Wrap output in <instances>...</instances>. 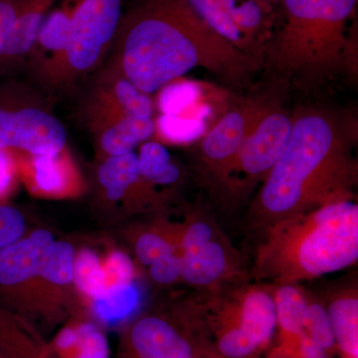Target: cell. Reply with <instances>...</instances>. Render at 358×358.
<instances>
[{
	"label": "cell",
	"instance_id": "cell-1",
	"mask_svg": "<svg viewBox=\"0 0 358 358\" xmlns=\"http://www.w3.org/2000/svg\"><path fill=\"white\" fill-rule=\"evenodd\" d=\"M115 70L145 95L202 68L243 85L263 60L209 27L186 0H141L122 17Z\"/></svg>",
	"mask_w": 358,
	"mask_h": 358
},
{
	"label": "cell",
	"instance_id": "cell-2",
	"mask_svg": "<svg viewBox=\"0 0 358 358\" xmlns=\"http://www.w3.org/2000/svg\"><path fill=\"white\" fill-rule=\"evenodd\" d=\"M355 136L352 124L331 110L296 113L288 143L252 205L259 225L268 228L322 205L352 200Z\"/></svg>",
	"mask_w": 358,
	"mask_h": 358
},
{
	"label": "cell",
	"instance_id": "cell-3",
	"mask_svg": "<svg viewBox=\"0 0 358 358\" xmlns=\"http://www.w3.org/2000/svg\"><path fill=\"white\" fill-rule=\"evenodd\" d=\"M358 0H280L267 62L275 74L307 87L357 71Z\"/></svg>",
	"mask_w": 358,
	"mask_h": 358
},
{
	"label": "cell",
	"instance_id": "cell-4",
	"mask_svg": "<svg viewBox=\"0 0 358 358\" xmlns=\"http://www.w3.org/2000/svg\"><path fill=\"white\" fill-rule=\"evenodd\" d=\"M358 259V206L322 205L267 228L257 271L275 284L296 285L350 267Z\"/></svg>",
	"mask_w": 358,
	"mask_h": 358
},
{
	"label": "cell",
	"instance_id": "cell-5",
	"mask_svg": "<svg viewBox=\"0 0 358 358\" xmlns=\"http://www.w3.org/2000/svg\"><path fill=\"white\" fill-rule=\"evenodd\" d=\"M122 7L124 0H78L67 45L55 65L73 74L93 69L117 36Z\"/></svg>",
	"mask_w": 358,
	"mask_h": 358
},
{
	"label": "cell",
	"instance_id": "cell-6",
	"mask_svg": "<svg viewBox=\"0 0 358 358\" xmlns=\"http://www.w3.org/2000/svg\"><path fill=\"white\" fill-rule=\"evenodd\" d=\"M236 324L219 334L218 350L225 358H247L267 345L277 327L274 296L251 288L239 299Z\"/></svg>",
	"mask_w": 358,
	"mask_h": 358
},
{
	"label": "cell",
	"instance_id": "cell-7",
	"mask_svg": "<svg viewBox=\"0 0 358 358\" xmlns=\"http://www.w3.org/2000/svg\"><path fill=\"white\" fill-rule=\"evenodd\" d=\"M117 358H196L187 331L162 315L136 320L122 334Z\"/></svg>",
	"mask_w": 358,
	"mask_h": 358
},
{
	"label": "cell",
	"instance_id": "cell-8",
	"mask_svg": "<svg viewBox=\"0 0 358 358\" xmlns=\"http://www.w3.org/2000/svg\"><path fill=\"white\" fill-rule=\"evenodd\" d=\"M66 131L53 115L24 108L0 109V150H20L30 155H54L65 148Z\"/></svg>",
	"mask_w": 358,
	"mask_h": 358
},
{
	"label": "cell",
	"instance_id": "cell-9",
	"mask_svg": "<svg viewBox=\"0 0 358 358\" xmlns=\"http://www.w3.org/2000/svg\"><path fill=\"white\" fill-rule=\"evenodd\" d=\"M271 109L267 103L250 102L223 115L201 143L202 159L211 173L224 180L230 178L244 141Z\"/></svg>",
	"mask_w": 358,
	"mask_h": 358
},
{
	"label": "cell",
	"instance_id": "cell-10",
	"mask_svg": "<svg viewBox=\"0 0 358 358\" xmlns=\"http://www.w3.org/2000/svg\"><path fill=\"white\" fill-rule=\"evenodd\" d=\"M293 127V117L271 109L247 136L231 169L249 179H265L281 157Z\"/></svg>",
	"mask_w": 358,
	"mask_h": 358
},
{
	"label": "cell",
	"instance_id": "cell-11",
	"mask_svg": "<svg viewBox=\"0 0 358 358\" xmlns=\"http://www.w3.org/2000/svg\"><path fill=\"white\" fill-rule=\"evenodd\" d=\"M42 255L29 237L0 250V308H18L25 287L39 277Z\"/></svg>",
	"mask_w": 358,
	"mask_h": 358
},
{
	"label": "cell",
	"instance_id": "cell-12",
	"mask_svg": "<svg viewBox=\"0 0 358 358\" xmlns=\"http://www.w3.org/2000/svg\"><path fill=\"white\" fill-rule=\"evenodd\" d=\"M24 173L33 192L42 196H67L78 188L77 173L65 148L54 155H27Z\"/></svg>",
	"mask_w": 358,
	"mask_h": 358
},
{
	"label": "cell",
	"instance_id": "cell-13",
	"mask_svg": "<svg viewBox=\"0 0 358 358\" xmlns=\"http://www.w3.org/2000/svg\"><path fill=\"white\" fill-rule=\"evenodd\" d=\"M229 258L225 247L212 239L181 254L180 277L192 286L209 287L227 275Z\"/></svg>",
	"mask_w": 358,
	"mask_h": 358
},
{
	"label": "cell",
	"instance_id": "cell-14",
	"mask_svg": "<svg viewBox=\"0 0 358 358\" xmlns=\"http://www.w3.org/2000/svg\"><path fill=\"white\" fill-rule=\"evenodd\" d=\"M0 358H59L14 313L0 308Z\"/></svg>",
	"mask_w": 358,
	"mask_h": 358
},
{
	"label": "cell",
	"instance_id": "cell-15",
	"mask_svg": "<svg viewBox=\"0 0 358 358\" xmlns=\"http://www.w3.org/2000/svg\"><path fill=\"white\" fill-rule=\"evenodd\" d=\"M98 127L101 131V148L108 157L133 152L138 143L148 140L155 131V122L152 119L133 117L112 120Z\"/></svg>",
	"mask_w": 358,
	"mask_h": 358
},
{
	"label": "cell",
	"instance_id": "cell-16",
	"mask_svg": "<svg viewBox=\"0 0 358 358\" xmlns=\"http://www.w3.org/2000/svg\"><path fill=\"white\" fill-rule=\"evenodd\" d=\"M58 0H24L0 55L27 53L36 42L42 22Z\"/></svg>",
	"mask_w": 358,
	"mask_h": 358
},
{
	"label": "cell",
	"instance_id": "cell-17",
	"mask_svg": "<svg viewBox=\"0 0 358 358\" xmlns=\"http://www.w3.org/2000/svg\"><path fill=\"white\" fill-rule=\"evenodd\" d=\"M336 339L343 358H358V299L355 289H348L327 307Z\"/></svg>",
	"mask_w": 358,
	"mask_h": 358
},
{
	"label": "cell",
	"instance_id": "cell-18",
	"mask_svg": "<svg viewBox=\"0 0 358 358\" xmlns=\"http://www.w3.org/2000/svg\"><path fill=\"white\" fill-rule=\"evenodd\" d=\"M274 296L277 327L285 341H291L305 333L308 299L296 285H279Z\"/></svg>",
	"mask_w": 358,
	"mask_h": 358
},
{
	"label": "cell",
	"instance_id": "cell-19",
	"mask_svg": "<svg viewBox=\"0 0 358 358\" xmlns=\"http://www.w3.org/2000/svg\"><path fill=\"white\" fill-rule=\"evenodd\" d=\"M141 296L134 282L110 285L92 301L96 319L107 326H115L129 319L140 305Z\"/></svg>",
	"mask_w": 358,
	"mask_h": 358
},
{
	"label": "cell",
	"instance_id": "cell-20",
	"mask_svg": "<svg viewBox=\"0 0 358 358\" xmlns=\"http://www.w3.org/2000/svg\"><path fill=\"white\" fill-rule=\"evenodd\" d=\"M98 96L124 115L152 119L154 107L150 96L134 87L117 70L110 75Z\"/></svg>",
	"mask_w": 358,
	"mask_h": 358
},
{
	"label": "cell",
	"instance_id": "cell-21",
	"mask_svg": "<svg viewBox=\"0 0 358 358\" xmlns=\"http://www.w3.org/2000/svg\"><path fill=\"white\" fill-rule=\"evenodd\" d=\"M98 178L108 199L117 201L141 180L138 155L129 154L108 157L98 171Z\"/></svg>",
	"mask_w": 358,
	"mask_h": 358
},
{
	"label": "cell",
	"instance_id": "cell-22",
	"mask_svg": "<svg viewBox=\"0 0 358 358\" xmlns=\"http://www.w3.org/2000/svg\"><path fill=\"white\" fill-rule=\"evenodd\" d=\"M78 0H62L55 4L42 22L34 46L55 55L54 62L62 55L67 45L73 14Z\"/></svg>",
	"mask_w": 358,
	"mask_h": 358
},
{
	"label": "cell",
	"instance_id": "cell-23",
	"mask_svg": "<svg viewBox=\"0 0 358 358\" xmlns=\"http://www.w3.org/2000/svg\"><path fill=\"white\" fill-rule=\"evenodd\" d=\"M76 254L68 242H54L44 250L39 277L55 286H68L73 282Z\"/></svg>",
	"mask_w": 358,
	"mask_h": 358
},
{
	"label": "cell",
	"instance_id": "cell-24",
	"mask_svg": "<svg viewBox=\"0 0 358 358\" xmlns=\"http://www.w3.org/2000/svg\"><path fill=\"white\" fill-rule=\"evenodd\" d=\"M73 282L80 293L91 301L95 300L107 288L103 264L95 252L85 249L76 255Z\"/></svg>",
	"mask_w": 358,
	"mask_h": 358
},
{
	"label": "cell",
	"instance_id": "cell-25",
	"mask_svg": "<svg viewBox=\"0 0 358 358\" xmlns=\"http://www.w3.org/2000/svg\"><path fill=\"white\" fill-rule=\"evenodd\" d=\"M74 343L59 358H110L109 343L105 334L91 322H82L76 327Z\"/></svg>",
	"mask_w": 358,
	"mask_h": 358
},
{
	"label": "cell",
	"instance_id": "cell-26",
	"mask_svg": "<svg viewBox=\"0 0 358 358\" xmlns=\"http://www.w3.org/2000/svg\"><path fill=\"white\" fill-rule=\"evenodd\" d=\"M305 333L327 352L336 348V339L326 306L319 301H308Z\"/></svg>",
	"mask_w": 358,
	"mask_h": 358
},
{
	"label": "cell",
	"instance_id": "cell-27",
	"mask_svg": "<svg viewBox=\"0 0 358 358\" xmlns=\"http://www.w3.org/2000/svg\"><path fill=\"white\" fill-rule=\"evenodd\" d=\"M155 128L166 140L173 143H188L201 136L204 124L199 120L186 119L179 115H162Z\"/></svg>",
	"mask_w": 358,
	"mask_h": 358
},
{
	"label": "cell",
	"instance_id": "cell-28",
	"mask_svg": "<svg viewBox=\"0 0 358 358\" xmlns=\"http://www.w3.org/2000/svg\"><path fill=\"white\" fill-rule=\"evenodd\" d=\"M159 92V107L162 115H180L197 95L196 86L187 82H171Z\"/></svg>",
	"mask_w": 358,
	"mask_h": 358
},
{
	"label": "cell",
	"instance_id": "cell-29",
	"mask_svg": "<svg viewBox=\"0 0 358 358\" xmlns=\"http://www.w3.org/2000/svg\"><path fill=\"white\" fill-rule=\"evenodd\" d=\"M138 171L141 178L148 182L171 164V155L159 143H147L141 145L138 157Z\"/></svg>",
	"mask_w": 358,
	"mask_h": 358
},
{
	"label": "cell",
	"instance_id": "cell-30",
	"mask_svg": "<svg viewBox=\"0 0 358 358\" xmlns=\"http://www.w3.org/2000/svg\"><path fill=\"white\" fill-rule=\"evenodd\" d=\"M25 228V219L20 210L0 204V250L22 239Z\"/></svg>",
	"mask_w": 358,
	"mask_h": 358
},
{
	"label": "cell",
	"instance_id": "cell-31",
	"mask_svg": "<svg viewBox=\"0 0 358 358\" xmlns=\"http://www.w3.org/2000/svg\"><path fill=\"white\" fill-rule=\"evenodd\" d=\"M173 252H176L173 245L157 233H145L138 237L136 243V256L145 266H152L162 257Z\"/></svg>",
	"mask_w": 358,
	"mask_h": 358
},
{
	"label": "cell",
	"instance_id": "cell-32",
	"mask_svg": "<svg viewBox=\"0 0 358 358\" xmlns=\"http://www.w3.org/2000/svg\"><path fill=\"white\" fill-rule=\"evenodd\" d=\"M107 287L134 282V267L131 259L122 252H113L103 263Z\"/></svg>",
	"mask_w": 358,
	"mask_h": 358
},
{
	"label": "cell",
	"instance_id": "cell-33",
	"mask_svg": "<svg viewBox=\"0 0 358 358\" xmlns=\"http://www.w3.org/2000/svg\"><path fill=\"white\" fill-rule=\"evenodd\" d=\"M150 277L155 282L162 285H169L176 282L181 275V255L167 254L157 262L150 266Z\"/></svg>",
	"mask_w": 358,
	"mask_h": 358
},
{
	"label": "cell",
	"instance_id": "cell-34",
	"mask_svg": "<svg viewBox=\"0 0 358 358\" xmlns=\"http://www.w3.org/2000/svg\"><path fill=\"white\" fill-rule=\"evenodd\" d=\"M214 230L210 224L205 221H196L190 224L181 238L180 247L182 252L199 248L213 239Z\"/></svg>",
	"mask_w": 358,
	"mask_h": 358
},
{
	"label": "cell",
	"instance_id": "cell-35",
	"mask_svg": "<svg viewBox=\"0 0 358 358\" xmlns=\"http://www.w3.org/2000/svg\"><path fill=\"white\" fill-rule=\"evenodd\" d=\"M289 341L296 350L298 358H329V353L324 348L308 338L306 333Z\"/></svg>",
	"mask_w": 358,
	"mask_h": 358
},
{
	"label": "cell",
	"instance_id": "cell-36",
	"mask_svg": "<svg viewBox=\"0 0 358 358\" xmlns=\"http://www.w3.org/2000/svg\"><path fill=\"white\" fill-rule=\"evenodd\" d=\"M15 174V164L9 150H0V196L10 189Z\"/></svg>",
	"mask_w": 358,
	"mask_h": 358
},
{
	"label": "cell",
	"instance_id": "cell-37",
	"mask_svg": "<svg viewBox=\"0 0 358 358\" xmlns=\"http://www.w3.org/2000/svg\"><path fill=\"white\" fill-rule=\"evenodd\" d=\"M178 176L179 171L178 166H174L171 162L157 176H155L150 182L155 183V185H169V183H173L174 181L178 180Z\"/></svg>",
	"mask_w": 358,
	"mask_h": 358
},
{
	"label": "cell",
	"instance_id": "cell-38",
	"mask_svg": "<svg viewBox=\"0 0 358 358\" xmlns=\"http://www.w3.org/2000/svg\"><path fill=\"white\" fill-rule=\"evenodd\" d=\"M29 238L33 243L36 244L43 251L55 242L51 233L47 230L40 229L34 231V232L30 234Z\"/></svg>",
	"mask_w": 358,
	"mask_h": 358
}]
</instances>
